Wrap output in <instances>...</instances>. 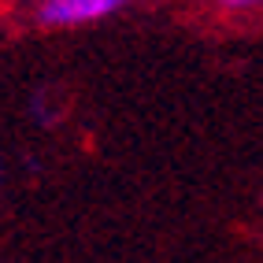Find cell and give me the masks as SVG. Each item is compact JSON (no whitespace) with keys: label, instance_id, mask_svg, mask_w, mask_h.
Wrapping results in <instances>:
<instances>
[{"label":"cell","instance_id":"cell-1","mask_svg":"<svg viewBox=\"0 0 263 263\" xmlns=\"http://www.w3.org/2000/svg\"><path fill=\"white\" fill-rule=\"evenodd\" d=\"M130 0H37L30 8L33 23L45 30H74V26H89L115 15L119 8H126Z\"/></svg>","mask_w":263,"mask_h":263},{"label":"cell","instance_id":"cell-2","mask_svg":"<svg viewBox=\"0 0 263 263\" xmlns=\"http://www.w3.org/2000/svg\"><path fill=\"white\" fill-rule=\"evenodd\" d=\"M212 4L226 19H252V15L263 11V0H212Z\"/></svg>","mask_w":263,"mask_h":263},{"label":"cell","instance_id":"cell-3","mask_svg":"<svg viewBox=\"0 0 263 263\" xmlns=\"http://www.w3.org/2000/svg\"><path fill=\"white\" fill-rule=\"evenodd\" d=\"M4 4H23V8H33L37 0H4Z\"/></svg>","mask_w":263,"mask_h":263}]
</instances>
